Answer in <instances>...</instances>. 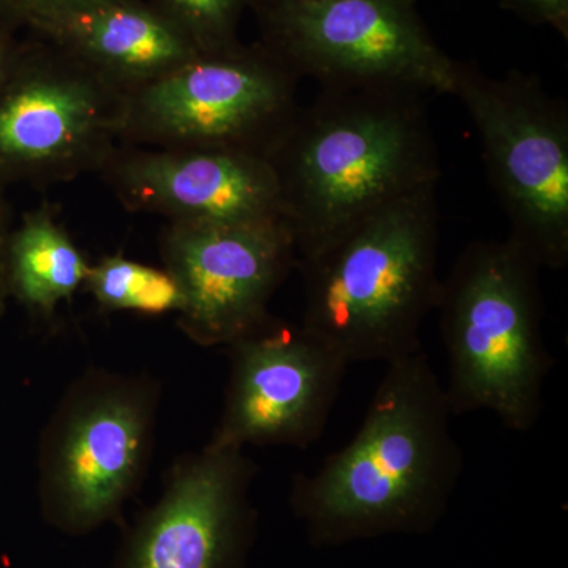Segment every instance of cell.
<instances>
[{
	"mask_svg": "<svg viewBox=\"0 0 568 568\" xmlns=\"http://www.w3.org/2000/svg\"><path fill=\"white\" fill-rule=\"evenodd\" d=\"M111 174L123 203L170 223L284 220L278 178L261 152L164 149L119 160Z\"/></svg>",
	"mask_w": 568,
	"mask_h": 568,
	"instance_id": "cell-13",
	"label": "cell"
},
{
	"mask_svg": "<svg viewBox=\"0 0 568 568\" xmlns=\"http://www.w3.org/2000/svg\"><path fill=\"white\" fill-rule=\"evenodd\" d=\"M437 246L436 186L377 209L295 265L304 276L301 324L349 365L418 353L443 282Z\"/></svg>",
	"mask_w": 568,
	"mask_h": 568,
	"instance_id": "cell-3",
	"label": "cell"
},
{
	"mask_svg": "<svg viewBox=\"0 0 568 568\" xmlns=\"http://www.w3.org/2000/svg\"><path fill=\"white\" fill-rule=\"evenodd\" d=\"M257 466L245 448L207 443L171 470L160 499L126 530L114 568H244Z\"/></svg>",
	"mask_w": 568,
	"mask_h": 568,
	"instance_id": "cell-12",
	"label": "cell"
},
{
	"mask_svg": "<svg viewBox=\"0 0 568 568\" xmlns=\"http://www.w3.org/2000/svg\"><path fill=\"white\" fill-rule=\"evenodd\" d=\"M10 26L7 24L6 17H3L2 7H0V33L10 31Z\"/></svg>",
	"mask_w": 568,
	"mask_h": 568,
	"instance_id": "cell-22",
	"label": "cell"
},
{
	"mask_svg": "<svg viewBox=\"0 0 568 568\" xmlns=\"http://www.w3.org/2000/svg\"><path fill=\"white\" fill-rule=\"evenodd\" d=\"M70 2L74 0H0V7L10 28L20 24L29 28L37 18Z\"/></svg>",
	"mask_w": 568,
	"mask_h": 568,
	"instance_id": "cell-19",
	"label": "cell"
},
{
	"mask_svg": "<svg viewBox=\"0 0 568 568\" xmlns=\"http://www.w3.org/2000/svg\"><path fill=\"white\" fill-rule=\"evenodd\" d=\"M457 97L476 125L488 179L508 223V237L538 267L568 264V110L537 77L514 70L493 78L455 61Z\"/></svg>",
	"mask_w": 568,
	"mask_h": 568,
	"instance_id": "cell-6",
	"label": "cell"
},
{
	"mask_svg": "<svg viewBox=\"0 0 568 568\" xmlns=\"http://www.w3.org/2000/svg\"><path fill=\"white\" fill-rule=\"evenodd\" d=\"M426 93L390 85L321 88L265 152L298 261L369 213L437 186Z\"/></svg>",
	"mask_w": 568,
	"mask_h": 568,
	"instance_id": "cell-2",
	"label": "cell"
},
{
	"mask_svg": "<svg viewBox=\"0 0 568 568\" xmlns=\"http://www.w3.org/2000/svg\"><path fill=\"white\" fill-rule=\"evenodd\" d=\"M162 257L183 293L179 327L203 347L230 346L267 320L272 297L297 265L284 220L170 223Z\"/></svg>",
	"mask_w": 568,
	"mask_h": 568,
	"instance_id": "cell-11",
	"label": "cell"
},
{
	"mask_svg": "<svg viewBox=\"0 0 568 568\" xmlns=\"http://www.w3.org/2000/svg\"><path fill=\"white\" fill-rule=\"evenodd\" d=\"M123 92L48 44L18 51L0 89V181L67 178L110 159Z\"/></svg>",
	"mask_w": 568,
	"mask_h": 568,
	"instance_id": "cell-9",
	"label": "cell"
},
{
	"mask_svg": "<svg viewBox=\"0 0 568 568\" xmlns=\"http://www.w3.org/2000/svg\"><path fill=\"white\" fill-rule=\"evenodd\" d=\"M301 78L264 47L200 52L123 92L122 133L164 149L264 153L297 111Z\"/></svg>",
	"mask_w": 568,
	"mask_h": 568,
	"instance_id": "cell-8",
	"label": "cell"
},
{
	"mask_svg": "<svg viewBox=\"0 0 568 568\" xmlns=\"http://www.w3.org/2000/svg\"><path fill=\"white\" fill-rule=\"evenodd\" d=\"M220 447L306 448L324 435L349 364L304 325L268 316L230 346Z\"/></svg>",
	"mask_w": 568,
	"mask_h": 568,
	"instance_id": "cell-10",
	"label": "cell"
},
{
	"mask_svg": "<svg viewBox=\"0 0 568 568\" xmlns=\"http://www.w3.org/2000/svg\"><path fill=\"white\" fill-rule=\"evenodd\" d=\"M84 287L103 312L179 316L183 310L181 286L168 268L138 263L122 254L91 265Z\"/></svg>",
	"mask_w": 568,
	"mask_h": 568,
	"instance_id": "cell-16",
	"label": "cell"
},
{
	"mask_svg": "<svg viewBox=\"0 0 568 568\" xmlns=\"http://www.w3.org/2000/svg\"><path fill=\"white\" fill-rule=\"evenodd\" d=\"M264 48L321 88L450 93L455 61L410 0H254Z\"/></svg>",
	"mask_w": 568,
	"mask_h": 568,
	"instance_id": "cell-7",
	"label": "cell"
},
{
	"mask_svg": "<svg viewBox=\"0 0 568 568\" xmlns=\"http://www.w3.org/2000/svg\"><path fill=\"white\" fill-rule=\"evenodd\" d=\"M18 51H20V48L11 41L10 31L0 33V89L9 78Z\"/></svg>",
	"mask_w": 568,
	"mask_h": 568,
	"instance_id": "cell-21",
	"label": "cell"
},
{
	"mask_svg": "<svg viewBox=\"0 0 568 568\" xmlns=\"http://www.w3.org/2000/svg\"><path fill=\"white\" fill-rule=\"evenodd\" d=\"M9 212L0 196V315L6 312L7 301H9V284H7V246L10 237Z\"/></svg>",
	"mask_w": 568,
	"mask_h": 568,
	"instance_id": "cell-20",
	"label": "cell"
},
{
	"mask_svg": "<svg viewBox=\"0 0 568 568\" xmlns=\"http://www.w3.org/2000/svg\"><path fill=\"white\" fill-rule=\"evenodd\" d=\"M29 28L122 92L200 54L145 0H74L37 18Z\"/></svg>",
	"mask_w": 568,
	"mask_h": 568,
	"instance_id": "cell-14",
	"label": "cell"
},
{
	"mask_svg": "<svg viewBox=\"0 0 568 568\" xmlns=\"http://www.w3.org/2000/svg\"><path fill=\"white\" fill-rule=\"evenodd\" d=\"M446 388L424 349L386 364L364 422L312 474L293 478L290 503L317 544H343L436 525L462 480Z\"/></svg>",
	"mask_w": 568,
	"mask_h": 568,
	"instance_id": "cell-1",
	"label": "cell"
},
{
	"mask_svg": "<svg viewBox=\"0 0 568 568\" xmlns=\"http://www.w3.org/2000/svg\"><path fill=\"white\" fill-rule=\"evenodd\" d=\"M506 9L537 26H551L567 37L568 0H503Z\"/></svg>",
	"mask_w": 568,
	"mask_h": 568,
	"instance_id": "cell-18",
	"label": "cell"
},
{
	"mask_svg": "<svg viewBox=\"0 0 568 568\" xmlns=\"http://www.w3.org/2000/svg\"><path fill=\"white\" fill-rule=\"evenodd\" d=\"M200 52L237 47L239 22L254 0H145Z\"/></svg>",
	"mask_w": 568,
	"mask_h": 568,
	"instance_id": "cell-17",
	"label": "cell"
},
{
	"mask_svg": "<svg viewBox=\"0 0 568 568\" xmlns=\"http://www.w3.org/2000/svg\"><path fill=\"white\" fill-rule=\"evenodd\" d=\"M536 261L511 241L467 245L440 282L452 416L488 410L511 432L536 428L551 354Z\"/></svg>",
	"mask_w": 568,
	"mask_h": 568,
	"instance_id": "cell-4",
	"label": "cell"
},
{
	"mask_svg": "<svg viewBox=\"0 0 568 568\" xmlns=\"http://www.w3.org/2000/svg\"><path fill=\"white\" fill-rule=\"evenodd\" d=\"M91 264L48 209L24 213L7 246L10 297L51 320L88 280Z\"/></svg>",
	"mask_w": 568,
	"mask_h": 568,
	"instance_id": "cell-15",
	"label": "cell"
},
{
	"mask_svg": "<svg viewBox=\"0 0 568 568\" xmlns=\"http://www.w3.org/2000/svg\"><path fill=\"white\" fill-rule=\"evenodd\" d=\"M410 2H413V3H414V2H416V0H410Z\"/></svg>",
	"mask_w": 568,
	"mask_h": 568,
	"instance_id": "cell-23",
	"label": "cell"
},
{
	"mask_svg": "<svg viewBox=\"0 0 568 568\" xmlns=\"http://www.w3.org/2000/svg\"><path fill=\"white\" fill-rule=\"evenodd\" d=\"M160 384L91 368L74 379L40 439L41 517L71 537L114 521L144 481L155 444Z\"/></svg>",
	"mask_w": 568,
	"mask_h": 568,
	"instance_id": "cell-5",
	"label": "cell"
}]
</instances>
